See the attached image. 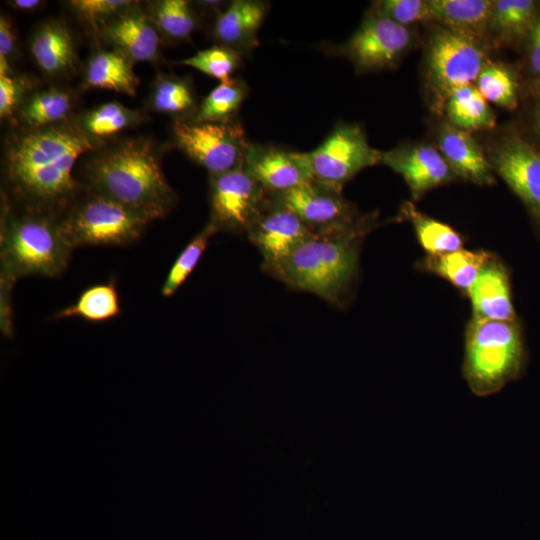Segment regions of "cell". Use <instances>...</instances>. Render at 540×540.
Listing matches in <instances>:
<instances>
[{"label": "cell", "mask_w": 540, "mask_h": 540, "mask_svg": "<svg viewBox=\"0 0 540 540\" xmlns=\"http://www.w3.org/2000/svg\"><path fill=\"white\" fill-rule=\"evenodd\" d=\"M96 140L78 124L63 123L13 137L4 161L2 199L19 209L59 217L83 191L74 169Z\"/></svg>", "instance_id": "6da1fadb"}, {"label": "cell", "mask_w": 540, "mask_h": 540, "mask_svg": "<svg viewBox=\"0 0 540 540\" xmlns=\"http://www.w3.org/2000/svg\"><path fill=\"white\" fill-rule=\"evenodd\" d=\"M72 246L59 217L23 210L3 199L0 222V326L12 332V290L28 276L58 278L67 269Z\"/></svg>", "instance_id": "7a4b0ae2"}, {"label": "cell", "mask_w": 540, "mask_h": 540, "mask_svg": "<svg viewBox=\"0 0 540 540\" xmlns=\"http://www.w3.org/2000/svg\"><path fill=\"white\" fill-rule=\"evenodd\" d=\"M83 190L110 198L153 221L165 217L176 194L161 167L156 144L143 137L124 139L100 150L87 163Z\"/></svg>", "instance_id": "3957f363"}, {"label": "cell", "mask_w": 540, "mask_h": 540, "mask_svg": "<svg viewBox=\"0 0 540 540\" xmlns=\"http://www.w3.org/2000/svg\"><path fill=\"white\" fill-rule=\"evenodd\" d=\"M375 219L340 232L315 234L287 258L268 267L286 285L339 304L358 270L359 244Z\"/></svg>", "instance_id": "277c9868"}, {"label": "cell", "mask_w": 540, "mask_h": 540, "mask_svg": "<svg viewBox=\"0 0 540 540\" xmlns=\"http://www.w3.org/2000/svg\"><path fill=\"white\" fill-rule=\"evenodd\" d=\"M526 351L516 321L473 317L465 335L462 376L477 397H489L523 374Z\"/></svg>", "instance_id": "5b68a950"}, {"label": "cell", "mask_w": 540, "mask_h": 540, "mask_svg": "<svg viewBox=\"0 0 540 540\" xmlns=\"http://www.w3.org/2000/svg\"><path fill=\"white\" fill-rule=\"evenodd\" d=\"M73 249L85 246H127L136 242L153 220L103 195L83 190L59 216Z\"/></svg>", "instance_id": "8992f818"}, {"label": "cell", "mask_w": 540, "mask_h": 540, "mask_svg": "<svg viewBox=\"0 0 540 540\" xmlns=\"http://www.w3.org/2000/svg\"><path fill=\"white\" fill-rule=\"evenodd\" d=\"M479 38L444 26L429 37L426 50V76L441 102L454 89L476 82L487 63Z\"/></svg>", "instance_id": "52a82bcc"}, {"label": "cell", "mask_w": 540, "mask_h": 540, "mask_svg": "<svg viewBox=\"0 0 540 540\" xmlns=\"http://www.w3.org/2000/svg\"><path fill=\"white\" fill-rule=\"evenodd\" d=\"M173 137L177 147L209 175H217L243 165L249 141L237 120L203 122L175 120Z\"/></svg>", "instance_id": "ba28073f"}, {"label": "cell", "mask_w": 540, "mask_h": 540, "mask_svg": "<svg viewBox=\"0 0 540 540\" xmlns=\"http://www.w3.org/2000/svg\"><path fill=\"white\" fill-rule=\"evenodd\" d=\"M382 152L369 144L360 125L341 122L308 156L314 180L342 191L360 171L381 163Z\"/></svg>", "instance_id": "9c48e42d"}, {"label": "cell", "mask_w": 540, "mask_h": 540, "mask_svg": "<svg viewBox=\"0 0 540 540\" xmlns=\"http://www.w3.org/2000/svg\"><path fill=\"white\" fill-rule=\"evenodd\" d=\"M269 193L243 168L209 176L210 220L219 231L247 233Z\"/></svg>", "instance_id": "30bf717a"}, {"label": "cell", "mask_w": 540, "mask_h": 540, "mask_svg": "<svg viewBox=\"0 0 540 540\" xmlns=\"http://www.w3.org/2000/svg\"><path fill=\"white\" fill-rule=\"evenodd\" d=\"M271 195L295 213L315 234L348 230L371 219L359 215L355 207L343 197L341 190L314 179Z\"/></svg>", "instance_id": "8fae6325"}, {"label": "cell", "mask_w": 540, "mask_h": 540, "mask_svg": "<svg viewBox=\"0 0 540 540\" xmlns=\"http://www.w3.org/2000/svg\"><path fill=\"white\" fill-rule=\"evenodd\" d=\"M413 44V33L369 10L350 39L339 48L358 71L394 67Z\"/></svg>", "instance_id": "7c38bea8"}, {"label": "cell", "mask_w": 540, "mask_h": 540, "mask_svg": "<svg viewBox=\"0 0 540 540\" xmlns=\"http://www.w3.org/2000/svg\"><path fill=\"white\" fill-rule=\"evenodd\" d=\"M493 171L522 201L540 232V150L518 135L504 137L488 157Z\"/></svg>", "instance_id": "4fadbf2b"}, {"label": "cell", "mask_w": 540, "mask_h": 540, "mask_svg": "<svg viewBox=\"0 0 540 540\" xmlns=\"http://www.w3.org/2000/svg\"><path fill=\"white\" fill-rule=\"evenodd\" d=\"M246 234L263 258V269L281 262L315 235L271 194Z\"/></svg>", "instance_id": "5bb4252c"}, {"label": "cell", "mask_w": 540, "mask_h": 540, "mask_svg": "<svg viewBox=\"0 0 540 540\" xmlns=\"http://www.w3.org/2000/svg\"><path fill=\"white\" fill-rule=\"evenodd\" d=\"M243 168L268 193L276 194L313 180L308 153L249 142Z\"/></svg>", "instance_id": "9a60e30c"}, {"label": "cell", "mask_w": 540, "mask_h": 540, "mask_svg": "<svg viewBox=\"0 0 540 540\" xmlns=\"http://www.w3.org/2000/svg\"><path fill=\"white\" fill-rule=\"evenodd\" d=\"M381 164L404 179L414 201L457 178L438 148L426 143L405 144L383 151Z\"/></svg>", "instance_id": "2e32d148"}, {"label": "cell", "mask_w": 540, "mask_h": 540, "mask_svg": "<svg viewBox=\"0 0 540 540\" xmlns=\"http://www.w3.org/2000/svg\"><path fill=\"white\" fill-rule=\"evenodd\" d=\"M437 148L457 178L477 185H491L494 171L483 148L470 134L449 122L440 126Z\"/></svg>", "instance_id": "e0dca14e"}, {"label": "cell", "mask_w": 540, "mask_h": 540, "mask_svg": "<svg viewBox=\"0 0 540 540\" xmlns=\"http://www.w3.org/2000/svg\"><path fill=\"white\" fill-rule=\"evenodd\" d=\"M102 35L132 62H152L159 56L158 29L150 16L133 7L104 25Z\"/></svg>", "instance_id": "ac0fdd59"}, {"label": "cell", "mask_w": 540, "mask_h": 540, "mask_svg": "<svg viewBox=\"0 0 540 540\" xmlns=\"http://www.w3.org/2000/svg\"><path fill=\"white\" fill-rule=\"evenodd\" d=\"M268 13V3L259 0H234L216 17L213 36L218 45L231 48L242 56L258 45V32Z\"/></svg>", "instance_id": "d6986e66"}, {"label": "cell", "mask_w": 540, "mask_h": 540, "mask_svg": "<svg viewBox=\"0 0 540 540\" xmlns=\"http://www.w3.org/2000/svg\"><path fill=\"white\" fill-rule=\"evenodd\" d=\"M467 294L471 301L473 317L515 321L507 270L493 256L482 267Z\"/></svg>", "instance_id": "ffe728a7"}, {"label": "cell", "mask_w": 540, "mask_h": 540, "mask_svg": "<svg viewBox=\"0 0 540 540\" xmlns=\"http://www.w3.org/2000/svg\"><path fill=\"white\" fill-rule=\"evenodd\" d=\"M37 65L49 75H59L74 67L76 51L71 34L58 21L43 24L30 42Z\"/></svg>", "instance_id": "44dd1931"}, {"label": "cell", "mask_w": 540, "mask_h": 540, "mask_svg": "<svg viewBox=\"0 0 540 540\" xmlns=\"http://www.w3.org/2000/svg\"><path fill=\"white\" fill-rule=\"evenodd\" d=\"M431 20L479 38L488 32L491 0H427Z\"/></svg>", "instance_id": "7402d4cb"}, {"label": "cell", "mask_w": 540, "mask_h": 540, "mask_svg": "<svg viewBox=\"0 0 540 540\" xmlns=\"http://www.w3.org/2000/svg\"><path fill=\"white\" fill-rule=\"evenodd\" d=\"M85 84L135 96L139 79L133 70V62L124 54L115 49L99 50L87 63Z\"/></svg>", "instance_id": "603a6c76"}, {"label": "cell", "mask_w": 540, "mask_h": 540, "mask_svg": "<svg viewBox=\"0 0 540 540\" xmlns=\"http://www.w3.org/2000/svg\"><path fill=\"white\" fill-rule=\"evenodd\" d=\"M444 108L448 122L467 132L491 129L496 123L488 102L473 84L451 91L444 102Z\"/></svg>", "instance_id": "cb8c5ba5"}, {"label": "cell", "mask_w": 540, "mask_h": 540, "mask_svg": "<svg viewBox=\"0 0 540 540\" xmlns=\"http://www.w3.org/2000/svg\"><path fill=\"white\" fill-rule=\"evenodd\" d=\"M539 13L534 0H496L488 32L500 42L519 41L529 35Z\"/></svg>", "instance_id": "d4e9b609"}, {"label": "cell", "mask_w": 540, "mask_h": 540, "mask_svg": "<svg viewBox=\"0 0 540 540\" xmlns=\"http://www.w3.org/2000/svg\"><path fill=\"white\" fill-rule=\"evenodd\" d=\"M491 257L492 255L485 251L461 248L441 255H428L425 267L467 293Z\"/></svg>", "instance_id": "484cf974"}, {"label": "cell", "mask_w": 540, "mask_h": 540, "mask_svg": "<svg viewBox=\"0 0 540 540\" xmlns=\"http://www.w3.org/2000/svg\"><path fill=\"white\" fill-rule=\"evenodd\" d=\"M401 214L410 222L419 244L429 255H441L462 248V238L452 227L427 216L413 202H404Z\"/></svg>", "instance_id": "4316f807"}, {"label": "cell", "mask_w": 540, "mask_h": 540, "mask_svg": "<svg viewBox=\"0 0 540 540\" xmlns=\"http://www.w3.org/2000/svg\"><path fill=\"white\" fill-rule=\"evenodd\" d=\"M121 312L115 280L96 284L85 289L76 302L55 315V319L80 317L90 322H103L117 317Z\"/></svg>", "instance_id": "83f0119b"}, {"label": "cell", "mask_w": 540, "mask_h": 540, "mask_svg": "<svg viewBox=\"0 0 540 540\" xmlns=\"http://www.w3.org/2000/svg\"><path fill=\"white\" fill-rule=\"evenodd\" d=\"M71 110V95L61 89L49 88L32 94L23 102L19 118L28 129L44 128L63 123Z\"/></svg>", "instance_id": "f1b7e54d"}, {"label": "cell", "mask_w": 540, "mask_h": 540, "mask_svg": "<svg viewBox=\"0 0 540 540\" xmlns=\"http://www.w3.org/2000/svg\"><path fill=\"white\" fill-rule=\"evenodd\" d=\"M150 102L152 108L179 119H191L198 106L192 84L188 79L163 74L153 85Z\"/></svg>", "instance_id": "f546056e"}, {"label": "cell", "mask_w": 540, "mask_h": 540, "mask_svg": "<svg viewBox=\"0 0 540 540\" xmlns=\"http://www.w3.org/2000/svg\"><path fill=\"white\" fill-rule=\"evenodd\" d=\"M248 94V87L238 78L220 82L201 102L194 120L203 122H230Z\"/></svg>", "instance_id": "4dcf8cb0"}, {"label": "cell", "mask_w": 540, "mask_h": 540, "mask_svg": "<svg viewBox=\"0 0 540 540\" xmlns=\"http://www.w3.org/2000/svg\"><path fill=\"white\" fill-rule=\"evenodd\" d=\"M141 121V113L111 101L85 113L78 125L88 135L98 139L117 134Z\"/></svg>", "instance_id": "1f68e13d"}, {"label": "cell", "mask_w": 540, "mask_h": 540, "mask_svg": "<svg viewBox=\"0 0 540 540\" xmlns=\"http://www.w3.org/2000/svg\"><path fill=\"white\" fill-rule=\"evenodd\" d=\"M150 18L158 31L173 40H187L198 26L196 11L186 0L155 2Z\"/></svg>", "instance_id": "d6a6232c"}, {"label": "cell", "mask_w": 540, "mask_h": 540, "mask_svg": "<svg viewBox=\"0 0 540 540\" xmlns=\"http://www.w3.org/2000/svg\"><path fill=\"white\" fill-rule=\"evenodd\" d=\"M476 88L487 102L500 107L514 109L518 104L516 78L503 64L488 61L476 79Z\"/></svg>", "instance_id": "836d02e7"}, {"label": "cell", "mask_w": 540, "mask_h": 540, "mask_svg": "<svg viewBox=\"0 0 540 540\" xmlns=\"http://www.w3.org/2000/svg\"><path fill=\"white\" fill-rule=\"evenodd\" d=\"M218 232L207 222L204 228L185 246L172 264L161 288L163 297H171L182 286L197 266L210 238Z\"/></svg>", "instance_id": "e575fe53"}, {"label": "cell", "mask_w": 540, "mask_h": 540, "mask_svg": "<svg viewBox=\"0 0 540 540\" xmlns=\"http://www.w3.org/2000/svg\"><path fill=\"white\" fill-rule=\"evenodd\" d=\"M243 56L223 45L198 51L196 54L178 61V64L192 67L220 82L231 77L241 65Z\"/></svg>", "instance_id": "d590c367"}, {"label": "cell", "mask_w": 540, "mask_h": 540, "mask_svg": "<svg viewBox=\"0 0 540 540\" xmlns=\"http://www.w3.org/2000/svg\"><path fill=\"white\" fill-rule=\"evenodd\" d=\"M370 10L408 28L432 21L427 0H379L373 2Z\"/></svg>", "instance_id": "8d00e7d4"}, {"label": "cell", "mask_w": 540, "mask_h": 540, "mask_svg": "<svg viewBox=\"0 0 540 540\" xmlns=\"http://www.w3.org/2000/svg\"><path fill=\"white\" fill-rule=\"evenodd\" d=\"M129 0H73L69 4L73 10L91 26L101 23L106 25L109 20L134 6Z\"/></svg>", "instance_id": "74e56055"}, {"label": "cell", "mask_w": 540, "mask_h": 540, "mask_svg": "<svg viewBox=\"0 0 540 540\" xmlns=\"http://www.w3.org/2000/svg\"><path fill=\"white\" fill-rule=\"evenodd\" d=\"M26 83L9 75L0 76V116L10 117L19 107L25 94Z\"/></svg>", "instance_id": "f35d334b"}, {"label": "cell", "mask_w": 540, "mask_h": 540, "mask_svg": "<svg viewBox=\"0 0 540 540\" xmlns=\"http://www.w3.org/2000/svg\"><path fill=\"white\" fill-rule=\"evenodd\" d=\"M16 43L11 22L6 16L0 18V76L11 74L9 57L13 54Z\"/></svg>", "instance_id": "ab89813d"}, {"label": "cell", "mask_w": 540, "mask_h": 540, "mask_svg": "<svg viewBox=\"0 0 540 540\" xmlns=\"http://www.w3.org/2000/svg\"><path fill=\"white\" fill-rule=\"evenodd\" d=\"M528 65L530 72L540 79V13L528 35Z\"/></svg>", "instance_id": "60d3db41"}, {"label": "cell", "mask_w": 540, "mask_h": 540, "mask_svg": "<svg viewBox=\"0 0 540 540\" xmlns=\"http://www.w3.org/2000/svg\"><path fill=\"white\" fill-rule=\"evenodd\" d=\"M17 10L31 11L38 8L42 2L39 0H14L10 2Z\"/></svg>", "instance_id": "b9f144b4"}, {"label": "cell", "mask_w": 540, "mask_h": 540, "mask_svg": "<svg viewBox=\"0 0 540 540\" xmlns=\"http://www.w3.org/2000/svg\"><path fill=\"white\" fill-rule=\"evenodd\" d=\"M535 126L538 134L540 135V108L536 114Z\"/></svg>", "instance_id": "7bdbcfd3"}, {"label": "cell", "mask_w": 540, "mask_h": 540, "mask_svg": "<svg viewBox=\"0 0 540 540\" xmlns=\"http://www.w3.org/2000/svg\"><path fill=\"white\" fill-rule=\"evenodd\" d=\"M537 86H538V89H539V92H540V79L537 81Z\"/></svg>", "instance_id": "ee69618b"}]
</instances>
